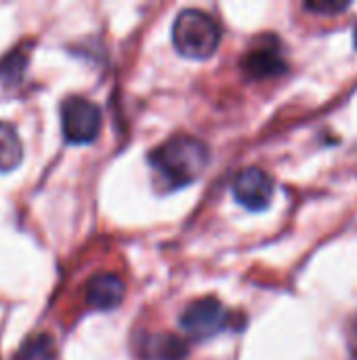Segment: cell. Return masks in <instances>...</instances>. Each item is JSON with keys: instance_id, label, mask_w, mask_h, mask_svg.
Returning a JSON list of instances; mask_svg holds the SVG:
<instances>
[{"instance_id": "6da1fadb", "label": "cell", "mask_w": 357, "mask_h": 360, "mask_svg": "<svg viewBox=\"0 0 357 360\" xmlns=\"http://www.w3.org/2000/svg\"><path fill=\"white\" fill-rule=\"evenodd\" d=\"M210 160L206 143L191 135H175L149 154L158 184L166 190H181L202 177Z\"/></svg>"}, {"instance_id": "7a4b0ae2", "label": "cell", "mask_w": 357, "mask_h": 360, "mask_svg": "<svg viewBox=\"0 0 357 360\" xmlns=\"http://www.w3.org/2000/svg\"><path fill=\"white\" fill-rule=\"evenodd\" d=\"M173 44L187 59H208L221 44V25L200 8H185L173 23Z\"/></svg>"}, {"instance_id": "3957f363", "label": "cell", "mask_w": 357, "mask_h": 360, "mask_svg": "<svg viewBox=\"0 0 357 360\" xmlns=\"http://www.w3.org/2000/svg\"><path fill=\"white\" fill-rule=\"evenodd\" d=\"M103 124L101 110L78 95L65 97L61 103V131L67 143L82 146L99 137Z\"/></svg>"}, {"instance_id": "277c9868", "label": "cell", "mask_w": 357, "mask_h": 360, "mask_svg": "<svg viewBox=\"0 0 357 360\" xmlns=\"http://www.w3.org/2000/svg\"><path fill=\"white\" fill-rule=\"evenodd\" d=\"M181 329L194 340H210L217 333L238 327L234 323V314L223 308V304L215 297H202L191 302L181 312Z\"/></svg>"}, {"instance_id": "5b68a950", "label": "cell", "mask_w": 357, "mask_h": 360, "mask_svg": "<svg viewBox=\"0 0 357 360\" xmlns=\"http://www.w3.org/2000/svg\"><path fill=\"white\" fill-rule=\"evenodd\" d=\"M274 179L269 173L257 167H248L234 179V198L248 211H265L274 198Z\"/></svg>"}, {"instance_id": "8992f818", "label": "cell", "mask_w": 357, "mask_h": 360, "mask_svg": "<svg viewBox=\"0 0 357 360\" xmlns=\"http://www.w3.org/2000/svg\"><path fill=\"white\" fill-rule=\"evenodd\" d=\"M242 70L252 80H265L284 74L288 70V63L284 59L280 42L274 36H267L261 40V44L252 46L242 57Z\"/></svg>"}, {"instance_id": "52a82bcc", "label": "cell", "mask_w": 357, "mask_h": 360, "mask_svg": "<svg viewBox=\"0 0 357 360\" xmlns=\"http://www.w3.org/2000/svg\"><path fill=\"white\" fill-rule=\"evenodd\" d=\"M126 295V285L118 274L101 272L86 283V304L93 310L109 312L116 310Z\"/></svg>"}, {"instance_id": "ba28073f", "label": "cell", "mask_w": 357, "mask_h": 360, "mask_svg": "<svg viewBox=\"0 0 357 360\" xmlns=\"http://www.w3.org/2000/svg\"><path fill=\"white\" fill-rule=\"evenodd\" d=\"M187 352V342L168 333L151 335L141 346V356L145 360H183Z\"/></svg>"}, {"instance_id": "9c48e42d", "label": "cell", "mask_w": 357, "mask_h": 360, "mask_svg": "<svg viewBox=\"0 0 357 360\" xmlns=\"http://www.w3.org/2000/svg\"><path fill=\"white\" fill-rule=\"evenodd\" d=\"M21 160L23 143L17 135V129L11 122L0 120V171L11 173L21 165Z\"/></svg>"}, {"instance_id": "30bf717a", "label": "cell", "mask_w": 357, "mask_h": 360, "mask_svg": "<svg viewBox=\"0 0 357 360\" xmlns=\"http://www.w3.org/2000/svg\"><path fill=\"white\" fill-rule=\"evenodd\" d=\"M29 61V49L27 46H15L4 57H0V82L6 86H15L21 82L25 68Z\"/></svg>"}, {"instance_id": "8fae6325", "label": "cell", "mask_w": 357, "mask_h": 360, "mask_svg": "<svg viewBox=\"0 0 357 360\" xmlns=\"http://www.w3.org/2000/svg\"><path fill=\"white\" fill-rule=\"evenodd\" d=\"M21 360H55V340L46 333H38L32 335L21 352H19Z\"/></svg>"}, {"instance_id": "7c38bea8", "label": "cell", "mask_w": 357, "mask_h": 360, "mask_svg": "<svg viewBox=\"0 0 357 360\" xmlns=\"http://www.w3.org/2000/svg\"><path fill=\"white\" fill-rule=\"evenodd\" d=\"M305 8L311 13H324V15H337L341 11L349 8V2H332V0H324V2H305Z\"/></svg>"}, {"instance_id": "4fadbf2b", "label": "cell", "mask_w": 357, "mask_h": 360, "mask_svg": "<svg viewBox=\"0 0 357 360\" xmlns=\"http://www.w3.org/2000/svg\"><path fill=\"white\" fill-rule=\"evenodd\" d=\"M351 354L357 360V316L353 321V327H351Z\"/></svg>"}, {"instance_id": "5bb4252c", "label": "cell", "mask_w": 357, "mask_h": 360, "mask_svg": "<svg viewBox=\"0 0 357 360\" xmlns=\"http://www.w3.org/2000/svg\"><path fill=\"white\" fill-rule=\"evenodd\" d=\"M353 42H356V49H357V27H356V34H353Z\"/></svg>"}]
</instances>
